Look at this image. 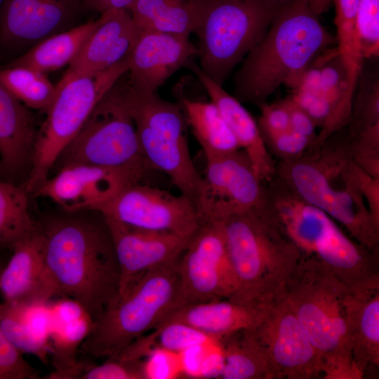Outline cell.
I'll list each match as a JSON object with an SVG mask.
<instances>
[{"label":"cell","mask_w":379,"mask_h":379,"mask_svg":"<svg viewBox=\"0 0 379 379\" xmlns=\"http://www.w3.org/2000/svg\"><path fill=\"white\" fill-rule=\"evenodd\" d=\"M38 224L58 295L75 301L94 322L119 289L118 263L104 217L98 211L62 210Z\"/></svg>","instance_id":"obj_1"},{"label":"cell","mask_w":379,"mask_h":379,"mask_svg":"<svg viewBox=\"0 0 379 379\" xmlns=\"http://www.w3.org/2000/svg\"><path fill=\"white\" fill-rule=\"evenodd\" d=\"M347 134L338 131L298 158L279 161L275 175L299 197L342 225L357 242L379 253V223L360 191Z\"/></svg>","instance_id":"obj_2"},{"label":"cell","mask_w":379,"mask_h":379,"mask_svg":"<svg viewBox=\"0 0 379 379\" xmlns=\"http://www.w3.org/2000/svg\"><path fill=\"white\" fill-rule=\"evenodd\" d=\"M336 44L307 0L283 8L234 77V97L258 107L281 86L294 89L310 62Z\"/></svg>","instance_id":"obj_3"},{"label":"cell","mask_w":379,"mask_h":379,"mask_svg":"<svg viewBox=\"0 0 379 379\" xmlns=\"http://www.w3.org/2000/svg\"><path fill=\"white\" fill-rule=\"evenodd\" d=\"M236 281L232 298L267 303L282 294L301 253L265 203L219 220Z\"/></svg>","instance_id":"obj_4"},{"label":"cell","mask_w":379,"mask_h":379,"mask_svg":"<svg viewBox=\"0 0 379 379\" xmlns=\"http://www.w3.org/2000/svg\"><path fill=\"white\" fill-rule=\"evenodd\" d=\"M348 288L321 261L301 254L281 294L319 357L323 378H364L348 339Z\"/></svg>","instance_id":"obj_5"},{"label":"cell","mask_w":379,"mask_h":379,"mask_svg":"<svg viewBox=\"0 0 379 379\" xmlns=\"http://www.w3.org/2000/svg\"><path fill=\"white\" fill-rule=\"evenodd\" d=\"M265 187L267 204L301 254L321 261L349 286L379 274L378 255L349 237L326 212L276 175Z\"/></svg>","instance_id":"obj_6"},{"label":"cell","mask_w":379,"mask_h":379,"mask_svg":"<svg viewBox=\"0 0 379 379\" xmlns=\"http://www.w3.org/2000/svg\"><path fill=\"white\" fill-rule=\"evenodd\" d=\"M179 259L146 272L117 293L93 322L79 348L82 354L118 357L159 326L181 304Z\"/></svg>","instance_id":"obj_7"},{"label":"cell","mask_w":379,"mask_h":379,"mask_svg":"<svg viewBox=\"0 0 379 379\" xmlns=\"http://www.w3.org/2000/svg\"><path fill=\"white\" fill-rule=\"evenodd\" d=\"M126 98L146 162L152 170L165 173L201 213L204 181L191 157L180 105L161 98L157 92L138 93L127 79Z\"/></svg>","instance_id":"obj_8"},{"label":"cell","mask_w":379,"mask_h":379,"mask_svg":"<svg viewBox=\"0 0 379 379\" xmlns=\"http://www.w3.org/2000/svg\"><path fill=\"white\" fill-rule=\"evenodd\" d=\"M128 67L129 57L102 72L62 77L46 112V119L38 128L32 167L22 183L29 194H34L48 179L62 151L102 96L127 73Z\"/></svg>","instance_id":"obj_9"},{"label":"cell","mask_w":379,"mask_h":379,"mask_svg":"<svg viewBox=\"0 0 379 379\" xmlns=\"http://www.w3.org/2000/svg\"><path fill=\"white\" fill-rule=\"evenodd\" d=\"M277 13L262 0H206L194 32L201 71L223 86L263 38Z\"/></svg>","instance_id":"obj_10"},{"label":"cell","mask_w":379,"mask_h":379,"mask_svg":"<svg viewBox=\"0 0 379 379\" xmlns=\"http://www.w3.org/2000/svg\"><path fill=\"white\" fill-rule=\"evenodd\" d=\"M124 74L102 96L79 132L62 151L53 168L87 164L127 168L146 176V162L126 98Z\"/></svg>","instance_id":"obj_11"},{"label":"cell","mask_w":379,"mask_h":379,"mask_svg":"<svg viewBox=\"0 0 379 379\" xmlns=\"http://www.w3.org/2000/svg\"><path fill=\"white\" fill-rule=\"evenodd\" d=\"M178 273L180 305L234 295L236 281L220 220L202 221L180 257Z\"/></svg>","instance_id":"obj_12"},{"label":"cell","mask_w":379,"mask_h":379,"mask_svg":"<svg viewBox=\"0 0 379 379\" xmlns=\"http://www.w3.org/2000/svg\"><path fill=\"white\" fill-rule=\"evenodd\" d=\"M104 218L145 230L192 237L203 220L196 204L142 182L133 183L100 208Z\"/></svg>","instance_id":"obj_13"},{"label":"cell","mask_w":379,"mask_h":379,"mask_svg":"<svg viewBox=\"0 0 379 379\" xmlns=\"http://www.w3.org/2000/svg\"><path fill=\"white\" fill-rule=\"evenodd\" d=\"M253 330L265 354L270 379L322 375L319 357L281 294L269 303Z\"/></svg>","instance_id":"obj_14"},{"label":"cell","mask_w":379,"mask_h":379,"mask_svg":"<svg viewBox=\"0 0 379 379\" xmlns=\"http://www.w3.org/2000/svg\"><path fill=\"white\" fill-rule=\"evenodd\" d=\"M145 178L127 168L72 164L56 170L34 195L50 199L65 211H98L125 187Z\"/></svg>","instance_id":"obj_15"},{"label":"cell","mask_w":379,"mask_h":379,"mask_svg":"<svg viewBox=\"0 0 379 379\" xmlns=\"http://www.w3.org/2000/svg\"><path fill=\"white\" fill-rule=\"evenodd\" d=\"M202 177L203 220H218L226 213L253 209L266 201L265 184L242 149L206 158Z\"/></svg>","instance_id":"obj_16"},{"label":"cell","mask_w":379,"mask_h":379,"mask_svg":"<svg viewBox=\"0 0 379 379\" xmlns=\"http://www.w3.org/2000/svg\"><path fill=\"white\" fill-rule=\"evenodd\" d=\"M80 0H3L0 51L19 55L42 40L77 24Z\"/></svg>","instance_id":"obj_17"},{"label":"cell","mask_w":379,"mask_h":379,"mask_svg":"<svg viewBox=\"0 0 379 379\" xmlns=\"http://www.w3.org/2000/svg\"><path fill=\"white\" fill-rule=\"evenodd\" d=\"M197 53V46L189 36L141 30L129 56L127 81L138 93H157L173 74L189 65Z\"/></svg>","instance_id":"obj_18"},{"label":"cell","mask_w":379,"mask_h":379,"mask_svg":"<svg viewBox=\"0 0 379 379\" xmlns=\"http://www.w3.org/2000/svg\"><path fill=\"white\" fill-rule=\"evenodd\" d=\"M104 218L119 267L117 293L146 272L180 258L191 239L171 232L140 230Z\"/></svg>","instance_id":"obj_19"},{"label":"cell","mask_w":379,"mask_h":379,"mask_svg":"<svg viewBox=\"0 0 379 379\" xmlns=\"http://www.w3.org/2000/svg\"><path fill=\"white\" fill-rule=\"evenodd\" d=\"M11 250L13 254L0 273V293L4 302L34 305L47 303L57 296L39 227L18 241Z\"/></svg>","instance_id":"obj_20"},{"label":"cell","mask_w":379,"mask_h":379,"mask_svg":"<svg viewBox=\"0 0 379 379\" xmlns=\"http://www.w3.org/2000/svg\"><path fill=\"white\" fill-rule=\"evenodd\" d=\"M31 109L0 82V171L15 184L27 179L38 128Z\"/></svg>","instance_id":"obj_21"},{"label":"cell","mask_w":379,"mask_h":379,"mask_svg":"<svg viewBox=\"0 0 379 379\" xmlns=\"http://www.w3.org/2000/svg\"><path fill=\"white\" fill-rule=\"evenodd\" d=\"M101 21L91 34L64 75L93 74L128 58L140 29L128 10L100 15Z\"/></svg>","instance_id":"obj_22"},{"label":"cell","mask_w":379,"mask_h":379,"mask_svg":"<svg viewBox=\"0 0 379 379\" xmlns=\"http://www.w3.org/2000/svg\"><path fill=\"white\" fill-rule=\"evenodd\" d=\"M345 303L352 357L364 376L379 366V274L349 286Z\"/></svg>","instance_id":"obj_23"},{"label":"cell","mask_w":379,"mask_h":379,"mask_svg":"<svg viewBox=\"0 0 379 379\" xmlns=\"http://www.w3.org/2000/svg\"><path fill=\"white\" fill-rule=\"evenodd\" d=\"M270 302H246L230 298L183 304L172 310L159 326L172 322L185 324L218 343L222 338L238 331L254 328L264 316Z\"/></svg>","instance_id":"obj_24"},{"label":"cell","mask_w":379,"mask_h":379,"mask_svg":"<svg viewBox=\"0 0 379 379\" xmlns=\"http://www.w3.org/2000/svg\"><path fill=\"white\" fill-rule=\"evenodd\" d=\"M188 66L213 102L236 138L241 148L248 156L258 179L263 183L275 175L276 163L267 150L258 122L237 98L204 74L199 66Z\"/></svg>","instance_id":"obj_25"},{"label":"cell","mask_w":379,"mask_h":379,"mask_svg":"<svg viewBox=\"0 0 379 379\" xmlns=\"http://www.w3.org/2000/svg\"><path fill=\"white\" fill-rule=\"evenodd\" d=\"M52 324L47 303L26 305L0 302V329L22 353L34 355L47 364L51 355L49 333Z\"/></svg>","instance_id":"obj_26"},{"label":"cell","mask_w":379,"mask_h":379,"mask_svg":"<svg viewBox=\"0 0 379 379\" xmlns=\"http://www.w3.org/2000/svg\"><path fill=\"white\" fill-rule=\"evenodd\" d=\"M100 21V15L96 20H88L53 34L17 56L6 65L27 67L45 74L69 65Z\"/></svg>","instance_id":"obj_27"},{"label":"cell","mask_w":379,"mask_h":379,"mask_svg":"<svg viewBox=\"0 0 379 379\" xmlns=\"http://www.w3.org/2000/svg\"><path fill=\"white\" fill-rule=\"evenodd\" d=\"M206 0H136L130 11L140 29L190 36Z\"/></svg>","instance_id":"obj_28"},{"label":"cell","mask_w":379,"mask_h":379,"mask_svg":"<svg viewBox=\"0 0 379 379\" xmlns=\"http://www.w3.org/2000/svg\"><path fill=\"white\" fill-rule=\"evenodd\" d=\"M184 117L205 158L241 149L217 106L178 95Z\"/></svg>","instance_id":"obj_29"},{"label":"cell","mask_w":379,"mask_h":379,"mask_svg":"<svg viewBox=\"0 0 379 379\" xmlns=\"http://www.w3.org/2000/svg\"><path fill=\"white\" fill-rule=\"evenodd\" d=\"M49 333L54 371L67 368L77 361V351L93 324L91 317L74 301L58 302L51 307Z\"/></svg>","instance_id":"obj_30"},{"label":"cell","mask_w":379,"mask_h":379,"mask_svg":"<svg viewBox=\"0 0 379 379\" xmlns=\"http://www.w3.org/2000/svg\"><path fill=\"white\" fill-rule=\"evenodd\" d=\"M321 88L331 107L326 126L320 131L313 147L322 144L334 133L347 126L351 119L354 91L337 47L322 51Z\"/></svg>","instance_id":"obj_31"},{"label":"cell","mask_w":379,"mask_h":379,"mask_svg":"<svg viewBox=\"0 0 379 379\" xmlns=\"http://www.w3.org/2000/svg\"><path fill=\"white\" fill-rule=\"evenodd\" d=\"M218 343L222 347L218 378L270 379L265 354L253 328L238 331Z\"/></svg>","instance_id":"obj_32"},{"label":"cell","mask_w":379,"mask_h":379,"mask_svg":"<svg viewBox=\"0 0 379 379\" xmlns=\"http://www.w3.org/2000/svg\"><path fill=\"white\" fill-rule=\"evenodd\" d=\"M29 195L22 184L0 177V251L11 249L39 229L38 221L29 212Z\"/></svg>","instance_id":"obj_33"},{"label":"cell","mask_w":379,"mask_h":379,"mask_svg":"<svg viewBox=\"0 0 379 379\" xmlns=\"http://www.w3.org/2000/svg\"><path fill=\"white\" fill-rule=\"evenodd\" d=\"M0 82L27 107L45 112L57 91L46 74L27 67H0Z\"/></svg>","instance_id":"obj_34"},{"label":"cell","mask_w":379,"mask_h":379,"mask_svg":"<svg viewBox=\"0 0 379 379\" xmlns=\"http://www.w3.org/2000/svg\"><path fill=\"white\" fill-rule=\"evenodd\" d=\"M333 1L337 48L345 67L350 85L355 91L364 60L359 46L356 26L359 0Z\"/></svg>","instance_id":"obj_35"},{"label":"cell","mask_w":379,"mask_h":379,"mask_svg":"<svg viewBox=\"0 0 379 379\" xmlns=\"http://www.w3.org/2000/svg\"><path fill=\"white\" fill-rule=\"evenodd\" d=\"M51 379H147L141 359L107 357L101 364L78 360L72 366L53 371L46 375Z\"/></svg>","instance_id":"obj_36"},{"label":"cell","mask_w":379,"mask_h":379,"mask_svg":"<svg viewBox=\"0 0 379 379\" xmlns=\"http://www.w3.org/2000/svg\"><path fill=\"white\" fill-rule=\"evenodd\" d=\"M358 93L353 98L349 135H354L379 123V79L373 73L359 77Z\"/></svg>","instance_id":"obj_37"},{"label":"cell","mask_w":379,"mask_h":379,"mask_svg":"<svg viewBox=\"0 0 379 379\" xmlns=\"http://www.w3.org/2000/svg\"><path fill=\"white\" fill-rule=\"evenodd\" d=\"M357 33L363 58L379 55V0H359Z\"/></svg>","instance_id":"obj_38"},{"label":"cell","mask_w":379,"mask_h":379,"mask_svg":"<svg viewBox=\"0 0 379 379\" xmlns=\"http://www.w3.org/2000/svg\"><path fill=\"white\" fill-rule=\"evenodd\" d=\"M352 160L370 175L379 178V123L354 135L347 133Z\"/></svg>","instance_id":"obj_39"},{"label":"cell","mask_w":379,"mask_h":379,"mask_svg":"<svg viewBox=\"0 0 379 379\" xmlns=\"http://www.w3.org/2000/svg\"><path fill=\"white\" fill-rule=\"evenodd\" d=\"M261 135L270 154L276 156L279 161L298 158L314 145L311 140L290 128Z\"/></svg>","instance_id":"obj_40"},{"label":"cell","mask_w":379,"mask_h":379,"mask_svg":"<svg viewBox=\"0 0 379 379\" xmlns=\"http://www.w3.org/2000/svg\"><path fill=\"white\" fill-rule=\"evenodd\" d=\"M0 329V379H38L39 372L29 364Z\"/></svg>","instance_id":"obj_41"},{"label":"cell","mask_w":379,"mask_h":379,"mask_svg":"<svg viewBox=\"0 0 379 379\" xmlns=\"http://www.w3.org/2000/svg\"><path fill=\"white\" fill-rule=\"evenodd\" d=\"M261 115L258 125L261 133H277L290 128L289 112L284 100L260 105Z\"/></svg>","instance_id":"obj_42"},{"label":"cell","mask_w":379,"mask_h":379,"mask_svg":"<svg viewBox=\"0 0 379 379\" xmlns=\"http://www.w3.org/2000/svg\"><path fill=\"white\" fill-rule=\"evenodd\" d=\"M284 100L289 112L290 129L307 138L314 144L318 133H316L317 127L314 121L290 96Z\"/></svg>","instance_id":"obj_43"},{"label":"cell","mask_w":379,"mask_h":379,"mask_svg":"<svg viewBox=\"0 0 379 379\" xmlns=\"http://www.w3.org/2000/svg\"><path fill=\"white\" fill-rule=\"evenodd\" d=\"M356 175L360 191L373 218L379 223V178H375L357 166Z\"/></svg>","instance_id":"obj_44"},{"label":"cell","mask_w":379,"mask_h":379,"mask_svg":"<svg viewBox=\"0 0 379 379\" xmlns=\"http://www.w3.org/2000/svg\"><path fill=\"white\" fill-rule=\"evenodd\" d=\"M84 8L100 14L118 10L130 11L136 0H80Z\"/></svg>","instance_id":"obj_45"},{"label":"cell","mask_w":379,"mask_h":379,"mask_svg":"<svg viewBox=\"0 0 379 379\" xmlns=\"http://www.w3.org/2000/svg\"><path fill=\"white\" fill-rule=\"evenodd\" d=\"M311 10L318 16L327 11L333 0H307Z\"/></svg>","instance_id":"obj_46"},{"label":"cell","mask_w":379,"mask_h":379,"mask_svg":"<svg viewBox=\"0 0 379 379\" xmlns=\"http://www.w3.org/2000/svg\"><path fill=\"white\" fill-rule=\"evenodd\" d=\"M268 6L274 9L277 12L293 4L299 0H262Z\"/></svg>","instance_id":"obj_47"},{"label":"cell","mask_w":379,"mask_h":379,"mask_svg":"<svg viewBox=\"0 0 379 379\" xmlns=\"http://www.w3.org/2000/svg\"><path fill=\"white\" fill-rule=\"evenodd\" d=\"M2 1H3V0H0V6H1V3H2Z\"/></svg>","instance_id":"obj_48"},{"label":"cell","mask_w":379,"mask_h":379,"mask_svg":"<svg viewBox=\"0 0 379 379\" xmlns=\"http://www.w3.org/2000/svg\"><path fill=\"white\" fill-rule=\"evenodd\" d=\"M1 270H2V267H0V273H1Z\"/></svg>","instance_id":"obj_49"},{"label":"cell","mask_w":379,"mask_h":379,"mask_svg":"<svg viewBox=\"0 0 379 379\" xmlns=\"http://www.w3.org/2000/svg\"><path fill=\"white\" fill-rule=\"evenodd\" d=\"M0 177L1 178V171H0Z\"/></svg>","instance_id":"obj_50"}]
</instances>
